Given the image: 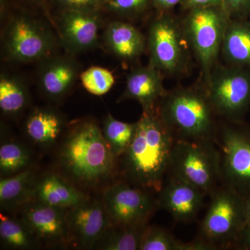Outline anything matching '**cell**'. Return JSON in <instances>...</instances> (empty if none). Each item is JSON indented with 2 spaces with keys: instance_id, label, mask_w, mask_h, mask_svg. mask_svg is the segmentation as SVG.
<instances>
[{
  "instance_id": "d590c367",
  "label": "cell",
  "mask_w": 250,
  "mask_h": 250,
  "mask_svg": "<svg viewBox=\"0 0 250 250\" xmlns=\"http://www.w3.org/2000/svg\"><path fill=\"white\" fill-rule=\"evenodd\" d=\"M246 225L250 223V193L246 197Z\"/></svg>"
},
{
  "instance_id": "7402d4cb",
  "label": "cell",
  "mask_w": 250,
  "mask_h": 250,
  "mask_svg": "<svg viewBox=\"0 0 250 250\" xmlns=\"http://www.w3.org/2000/svg\"><path fill=\"white\" fill-rule=\"evenodd\" d=\"M36 182L34 173L28 167L9 177H3L0 182V203L1 208L14 209L25 205L34 197Z\"/></svg>"
},
{
  "instance_id": "603a6c76",
  "label": "cell",
  "mask_w": 250,
  "mask_h": 250,
  "mask_svg": "<svg viewBox=\"0 0 250 250\" xmlns=\"http://www.w3.org/2000/svg\"><path fill=\"white\" fill-rule=\"evenodd\" d=\"M149 223L111 225L93 248L104 250H139L145 230Z\"/></svg>"
},
{
  "instance_id": "5b68a950",
  "label": "cell",
  "mask_w": 250,
  "mask_h": 250,
  "mask_svg": "<svg viewBox=\"0 0 250 250\" xmlns=\"http://www.w3.org/2000/svg\"><path fill=\"white\" fill-rule=\"evenodd\" d=\"M167 177L183 181L210 196L221 184L220 152L215 141H175Z\"/></svg>"
},
{
  "instance_id": "2e32d148",
  "label": "cell",
  "mask_w": 250,
  "mask_h": 250,
  "mask_svg": "<svg viewBox=\"0 0 250 250\" xmlns=\"http://www.w3.org/2000/svg\"><path fill=\"white\" fill-rule=\"evenodd\" d=\"M41 63L38 84L46 98L54 101L63 98L80 77V67L75 59L67 56H49Z\"/></svg>"
},
{
  "instance_id": "4dcf8cb0",
  "label": "cell",
  "mask_w": 250,
  "mask_h": 250,
  "mask_svg": "<svg viewBox=\"0 0 250 250\" xmlns=\"http://www.w3.org/2000/svg\"><path fill=\"white\" fill-rule=\"evenodd\" d=\"M67 10L80 11H95V9L104 0H58Z\"/></svg>"
},
{
  "instance_id": "52a82bcc",
  "label": "cell",
  "mask_w": 250,
  "mask_h": 250,
  "mask_svg": "<svg viewBox=\"0 0 250 250\" xmlns=\"http://www.w3.org/2000/svg\"><path fill=\"white\" fill-rule=\"evenodd\" d=\"M218 127L215 143L220 156L221 184L243 197L250 193V129L240 121Z\"/></svg>"
},
{
  "instance_id": "7c38bea8",
  "label": "cell",
  "mask_w": 250,
  "mask_h": 250,
  "mask_svg": "<svg viewBox=\"0 0 250 250\" xmlns=\"http://www.w3.org/2000/svg\"><path fill=\"white\" fill-rule=\"evenodd\" d=\"M70 241L82 248H93L111 226L103 202L87 199L67 210Z\"/></svg>"
},
{
  "instance_id": "d4e9b609",
  "label": "cell",
  "mask_w": 250,
  "mask_h": 250,
  "mask_svg": "<svg viewBox=\"0 0 250 250\" xmlns=\"http://www.w3.org/2000/svg\"><path fill=\"white\" fill-rule=\"evenodd\" d=\"M0 238L7 248L14 250H27L35 248L39 243L34 233L22 219L0 215Z\"/></svg>"
},
{
  "instance_id": "6da1fadb",
  "label": "cell",
  "mask_w": 250,
  "mask_h": 250,
  "mask_svg": "<svg viewBox=\"0 0 250 250\" xmlns=\"http://www.w3.org/2000/svg\"><path fill=\"white\" fill-rule=\"evenodd\" d=\"M174 142L156 112H143L132 141L122 156L126 182L158 194L167 177Z\"/></svg>"
},
{
  "instance_id": "4fadbf2b",
  "label": "cell",
  "mask_w": 250,
  "mask_h": 250,
  "mask_svg": "<svg viewBox=\"0 0 250 250\" xmlns=\"http://www.w3.org/2000/svg\"><path fill=\"white\" fill-rule=\"evenodd\" d=\"M207 194L190 184L173 177H166L158 192L159 208L166 210L179 223L196 220Z\"/></svg>"
},
{
  "instance_id": "3957f363",
  "label": "cell",
  "mask_w": 250,
  "mask_h": 250,
  "mask_svg": "<svg viewBox=\"0 0 250 250\" xmlns=\"http://www.w3.org/2000/svg\"><path fill=\"white\" fill-rule=\"evenodd\" d=\"M156 113L175 141H215L216 113L205 90L180 88L166 92Z\"/></svg>"
},
{
  "instance_id": "8992f818",
  "label": "cell",
  "mask_w": 250,
  "mask_h": 250,
  "mask_svg": "<svg viewBox=\"0 0 250 250\" xmlns=\"http://www.w3.org/2000/svg\"><path fill=\"white\" fill-rule=\"evenodd\" d=\"M229 21L223 6L190 9L184 21L186 37L200 62L206 82L214 68Z\"/></svg>"
},
{
  "instance_id": "44dd1931",
  "label": "cell",
  "mask_w": 250,
  "mask_h": 250,
  "mask_svg": "<svg viewBox=\"0 0 250 250\" xmlns=\"http://www.w3.org/2000/svg\"><path fill=\"white\" fill-rule=\"evenodd\" d=\"M221 50L231 65L250 70V22L229 21Z\"/></svg>"
},
{
  "instance_id": "7a4b0ae2",
  "label": "cell",
  "mask_w": 250,
  "mask_h": 250,
  "mask_svg": "<svg viewBox=\"0 0 250 250\" xmlns=\"http://www.w3.org/2000/svg\"><path fill=\"white\" fill-rule=\"evenodd\" d=\"M116 156L96 123L85 121L75 125L59 152V165L72 179L93 186L111 178Z\"/></svg>"
},
{
  "instance_id": "cb8c5ba5",
  "label": "cell",
  "mask_w": 250,
  "mask_h": 250,
  "mask_svg": "<svg viewBox=\"0 0 250 250\" xmlns=\"http://www.w3.org/2000/svg\"><path fill=\"white\" fill-rule=\"evenodd\" d=\"M27 85L19 77L1 73L0 76V108L4 114L15 116L27 107L29 103Z\"/></svg>"
},
{
  "instance_id": "4316f807",
  "label": "cell",
  "mask_w": 250,
  "mask_h": 250,
  "mask_svg": "<svg viewBox=\"0 0 250 250\" xmlns=\"http://www.w3.org/2000/svg\"><path fill=\"white\" fill-rule=\"evenodd\" d=\"M31 154L21 143L8 141L0 147V172L1 177L14 175L29 167Z\"/></svg>"
},
{
  "instance_id": "30bf717a",
  "label": "cell",
  "mask_w": 250,
  "mask_h": 250,
  "mask_svg": "<svg viewBox=\"0 0 250 250\" xmlns=\"http://www.w3.org/2000/svg\"><path fill=\"white\" fill-rule=\"evenodd\" d=\"M3 49L10 61L28 62L52 55L55 39L40 22L26 17L15 18L5 27Z\"/></svg>"
},
{
  "instance_id": "836d02e7",
  "label": "cell",
  "mask_w": 250,
  "mask_h": 250,
  "mask_svg": "<svg viewBox=\"0 0 250 250\" xmlns=\"http://www.w3.org/2000/svg\"><path fill=\"white\" fill-rule=\"evenodd\" d=\"M236 249L250 250V223L247 224L243 229Z\"/></svg>"
},
{
  "instance_id": "e0dca14e",
  "label": "cell",
  "mask_w": 250,
  "mask_h": 250,
  "mask_svg": "<svg viewBox=\"0 0 250 250\" xmlns=\"http://www.w3.org/2000/svg\"><path fill=\"white\" fill-rule=\"evenodd\" d=\"M160 70L148 65L136 67L126 77L125 88L120 101L133 100L142 106L143 113H155L166 93Z\"/></svg>"
},
{
  "instance_id": "d6986e66",
  "label": "cell",
  "mask_w": 250,
  "mask_h": 250,
  "mask_svg": "<svg viewBox=\"0 0 250 250\" xmlns=\"http://www.w3.org/2000/svg\"><path fill=\"white\" fill-rule=\"evenodd\" d=\"M34 198L36 201L68 210L88 199L65 179L55 174H48L36 182Z\"/></svg>"
},
{
  "instance_id": "ac0fdd59",
  "label": "cell",
  "mask_w": 250,
  "mask_h": 250,
  "mask_svg": "<svg viewBox=\"0 0 250 250\" xmlns=\"http://www.w3.org/2000/svg\"><path fill=\"white\" fill-rule=\"evenodd\" d=\"M104 41L113 55L126 62L139 58L146 47V38L142 33L124 21L110 22L105 29Z\"/></svg>"
},
{
  "instance_id": "ffe728a7",
  "label": "cell",
  "mask_w": 250,
  "mask_h": 250,
  "mask_svg": "<svg viewBox=\"0 0 250 250\" xmlns=\"http://www.w3.org/2000/svg\"><path fill=\"white\" fill-rule=\"evenodd\" d=\"M63 126V118L57 112L47 108H38L28 116L24 129L27 137L34 144L48 147L58 139Z\"/></svg>"
},
{
  "instance_id": "277c9868",
  "label": "cell",
  "mask_w": 250,
  "mask_h": 250,
  "mask_svg": "<svg viewBox=\"0 0 250 250\" xmlns=\"http://www.w3.org/2000/svg\"><path fill=\"white\" fill-rule=\"evenodd\" d=\"M210 197L209 206L200 223L197 238L216 250L236 249L246 225V197L223 184Z\"/></svg>"
},
{
  "instance_id": "ba28073f",
  "label": "cell",
  "mask_w": 250,
  "mask_h": 250,
  "mask_svg": "<svg viewBox=\"0 0 250 250\" xmlns=\"http://www.w3.org/2000/svg\"><path fill=\"white\" fill-rule=\"evenodd\" d=\"M205 93L215 113L240 121L250 107V70L231 65L212 70Z\"/></svg>"
},
{
  "instance_id": "484cf974",
  "label": "cell",
  "mask_w": 250,
  "mask_h": 250,
  "mask_svg": "<svg viewBox=\"0 0 250 250\" xmlns=\"http://www.w3.org/2000/svg\"><path fill=\"white\" fill-rule=\"evenodd\" d=\"M136 123H128L118 121L108 114L104 122L103 132L104 139L117 158L122 156L129 147L135 131Z\"/></svg>"
},
{
  "instance_id": "f546056e",
  "label": "cell",
  "mask_w": 250,
  "mask_h": 250,
  "mask_svg": "<svg viewBox=\"0 0 250 250\" xmlns=\"http://www.w3.org/2000/svg\"><path fill=\"white\" fill-rule=\"evenodd\" d=\"M151 0H104L106 7L118 16L135 17L147 9Z\"/></svg>"
},
{
  "instance_id": "9c48e42d",
  "label": "cell",
  "mask_w": 250,
  "mask_h": 250,
  "mask_svg": "<svg viewBox=\"0 0 250 250\" xmlns=\"http://www.w3.org/2000/svg\"><path fill=\"white\" fill-rule=\"evenodd\" d=\"M147 46L149 65L162 73L175 75L187 67L188 44L183 25L175 18L162 15L154 20L149 28Z\"/></svg>"
},
{
  "instance_id": "5bb4252c",
  "label": "cell",
  "mask_w": 250,
  "mask_h": 250,
  "mask_svg": "<svg viewBox=\"0 0 250 250\" xmlns=\"http://www.w3.org/2000/svg\"><path fill=\"white\" fill-rule=\"evenodd\" d=\"M95 11L66 10L59 18L57 27L65 48L72 53H81L96 47L101 27Z\"/></svg>"
},
{
  "instance_id": "8fae6325",
  "label": "cell",
  "mask_w": 250,
  "mask_h": 250,
  "mask_svg": "<svg viewBox=\"0 0 250 250\" xmlns=\"http://www.w3.org/2000/svg\"><path fill=\"white\" fill-rule=\"evenodd\" d=\"M152 193L127 182H117L106 188L103 204L111 225L149 223L159 208L158 198Z\"/></svg>"
},
{
  "instance_id": "9a60e30c",
  "label": "cell",
  "mask_w": 250,
  "mask_h": 250,
  "mask_svg": "<svg viewBox=\"0 0 250 250\" xmlns=\"http://www.w3.org/2000/svg\"><path fill=\"white\" fill-rule=\"evenodd\" d=\"M67 210L35 201L24 206L22 219L39 242H70L66 220Z\"/></svg>"
},
{
  "instance_id": "f1b7e54d",
  "label": "cell",
  "mask_w": 250,
  "mask_h": 250,
  "mask_svg": "<svg viewBox=\"0 0 250 250\" xmlns=\"http://www.w3.org/2000/svg\"><path fill=\"white\" fill-rule=\"evenodd\" d=\"M83 88L92 95L101 96L107 93L115 83L112 72L105 67L91 66L80 74Z\"/></svg>"
},
{
  "instance_id": "e575fe53",
  "label": "cell",
  "mask_w": 250,
  "mask_h": 250,
  "mask_svg": "<svg viewBox=\"0 0 250 250\" xmlns=\"http://www.w3.org/2000/svg\"><path fill=\"white\" fill-rule=\"evenodd\" d=\"M187 0H152L154 6L161 11L172 9L179 4H185Z\"/></svg>"
},
{
  "instance_id": "83f0119b",
  "label": "cell",
  "mask_w": 250,
  "mask_h": 250,
  "mask_svg": "<svg viewBox=\"0 0 250 250\" xmlns=\"http://www.w3.org/2000/svg\"><path fill=\"white\" fill-rule=\"evenodd\" d=\"M140 250H187V242L177 239L166 228L148 225L143 233Z\"/></svg>"
},
{
  "instance_id": "1f68e13d",
  "label": "cell",
  "mask_w": 250,
  "mask_h": 250,
  "mask_svg": "<svg viewBox=\"0 0 250 250\" xmlns=\"http://www.w3.org/2000/svg\"><path fill=\"white\" fill-rule=\"evenodd\" d=\"M223 6L229 16L244 15L250 10V0H223Z\"/></svg>"
},
{
  "instance_id": "d6a6232c",
  "label": "cell",
  "mask_w": 250,
  "mask_h": 250,
  "mask_svg": "<svg viewBox=\"0 0 250 250\" xmlns=\"http://www.w3.org/2000/svg\"><path fill=\"white\" fill-rule=\"evenodd\" d=\"M223 0H187L185 6L189 9L207 7V6H223Z\"/></svg>"
}]
</instances>
